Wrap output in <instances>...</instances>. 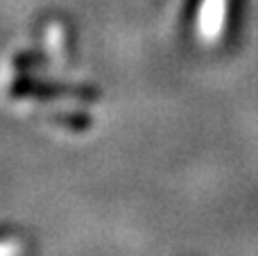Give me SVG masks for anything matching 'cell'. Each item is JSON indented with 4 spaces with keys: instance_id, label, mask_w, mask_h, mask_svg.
<instances>
[{
    "instance_id": "1",
    "label": "cell",
    "mask_w": 258,
    "mask_h": 256,
    "mask_svg": "<svg viewBox=\"0 0 258 256\" xmlns=\"http://www.w3.org/2000/svg\"><path fill=\"white\" fill-rule=\"evenodd\" d=\"M229 0H202L197 12V34L204 43H215L224 32Z\"/></svg>"
}]
</instances>
